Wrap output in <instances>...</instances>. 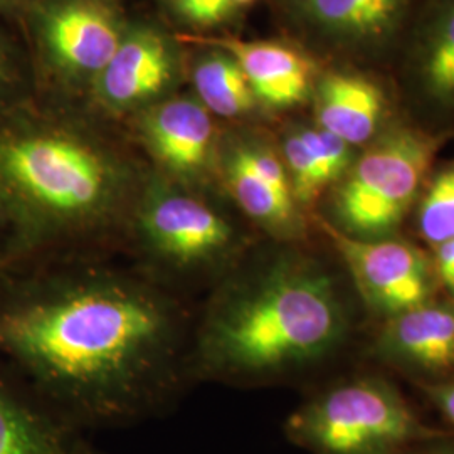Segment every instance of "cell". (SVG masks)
I'll use <instances>...</instances> for the list:
<instances>
[{"mask_svg": "<svg viewBox=\"0 0 454 454\" xmlns=\"http://www.w3.org/2000/svg\"><path fill=\"white\" fill-rule=\"evenodd\" d=\"M145 179L121 150L34 99L0 118V217L16 264L121 253Z\"/></svg>", "mask_w": 454, "mask_h": 454, "instance_id": "2", "label": "cell"}, {"mask_svg": "<svg viewBox=\"0 0 454 454\" xmlns=\"http://www.w3.org/2000/svg\"><path fill=\"white\" fill-rule=\"evenodd\" d=\"M239 63L256 99L292 108L309 95V65L292 48L276 43H221Z\"/></svg>", "mask_w": 454, "mask_h": 454, "instance_id": "14", "label": "cell"}, {"mask_svg": "<svg viewBox=\"0 0 454 454\" xmlns=\"http://www.w3.org/2000/svg\"><path fill=\"white\" fill-rule=\"evenodd\" d=\"M14 264H16V256H14L12 238L5 223L0 217V276L4 275L7 270H11Z\"/></svg>", "mask_w": 454, "mask_h": 454, "instance_id": "26", "label": "cell"}, {"mask_svg": "<svg viewBox=\"0 0 454 454\" xmlns=\"http://www.w3.org/2000/svg\"><path fill=\"white\" fill-rule=\"evenodd\" d=\"M418 78L429 99L439 105H454V0L433 17L422 35Z\"/></svg>", "mask_w": 454, "mask_h": 454, "instance_id": "17", "label": "cell"}, {"mask_svg": "<svg viewBox=\"0 0 454 454\" xmlns=\"http://www.w3.org/2000/svg\"><path fill=\"white\" fill-rule=\"evenodd\" d=\"M404 454H454V436L453 438L439 439L433 442L421 444L411 451Z\"/></svg>", "mask_w": 454, "mask_h": 454, "instance_id": "27", "label": "cell"}, {"mask_svg": "<svg viewBox=\"0 0 454 454\" xmlns=\"http://www.w3.org/2000/svg\"><path fill=\"white\" fill-rule=\"evenodd\" d=\"M419 232L434 247L454 238V165L441 170L422 197Z\"/></svg>", "mask_w": 454, "mask_h": 454, "instance_id": "19", "label": "cell"}, {"mask_svg": "<svg viewBox=\"0 0 454 454\" xmlns=\"http://www.w3.org/2000/svg\"><path fill=\"white\" fill-rule=\"evenodd\" d=\"M84 438L0 364V454H76Z\"/></svg>", "mask_w": 454, "mask_h": 454, "instance_id": "11", "label": "cell"}, {"mask_svg": "<svg viewBox=\"0 0 454 454\" xmlns=\"http://www.w3.org/2000/svg\"><path fill=\"white\" fill-rule=\"evenodd\" d=\"M424 392L442 414V418L451 424L454 431V380L429 384L424 387Z\"/></svg>", "mask_w": 454, "mask_h": 454, "instance_id": "25", "label": "cell"}, {"mask_svg": "<svg viewBox=\"0 0 454 454\" xmlns=\"http://www.w3.org/2000/svg\"><path fill=\"white\" fill-rule=\"evenodd\" d=\"M217 174L247 219L281 243H292L303 226L283 159L258 142H232L219 152Z\"/></svg>", "mask_w": 454, "mask_h": 454, "instance_id": "9", "label": "cell"}, {"mask_svg": "<svg viewBox=\"0 0 454 454\" xmlns=\"http://www.w3.org/2000/svg\"><path fill=\"white\" fill-rule=\"evenodd\" d=\"M24 16L41 59L63 73L99 74L123 39L112 16L90 2L31 0Z\"/></svg>", "mask_w": 454, "mask_h": 454, "instance_id": "8", "label": "cell"}, {"mask_svg": "<svg viewBox=\"0 0 454 454\" xmlns=\"http://www.w3.org/2000/svg\"><path fill=\"white\" fill-rule=\"evenodd\" d=\"M114 254L27 261L0 276V364L80 433L157 416L192 382L194 311Z\"/></svg>", "mask_w": 454, "mask_h": 454, "instance_id": "1", "label": "cell"}, {"mask_svg": "<svg viewBox=\"0 0 454 454\" xmlns=\"http://www.w3.org/2000/svg\"><path fill=\"white\" fill-rule=\"evenodd\" d=\"M375 348L382 357L416 372L453 371L454 305L427 301L390 317Z\"/></svg>", "mask_w": 454, "mask_h": 454, "instance_id": "12", "label": "cell"}, {"mask_svg": "<svg viewBox=\"0 0 454 454\" xmlns=\"http://www.w3.org/2000/svg\"><path fill=\"white\" fill-rule=\"evenodd\" d=\"M283 163L286 167L288 177L292 182L293 195L298 206H311L317 200V197L324 192L326 185L298 131L290 133L285 138Z\"/></svg>", "mask_w": 454, "mask_h": 454, "instance_id": "21", "label": "cell"}, {"mask_svg": "<svg viewBox=\"0 0 454 454\" xmlns=\"http://www.w3.org/2000/svg\"><path fill=\"white\" fill-rule=\"evenodd\" d=\"M298 135L307 146L326 187L347 174L354 159L352 146L347 142L320 127L303 129L298 131Z\"/></svg>", "mask_w": 454, "mask_h": 454, "instance_id": "22", "label": "cell"}, {"mask_svg": "<svg viewBox=\"0 0 454 454\" xmlns=\"http://www.w3.org/2000/svg\"><path fill=\"white\" fill-rule=\"evenodd\" d=\"M200 191L146 176L123 241L121 254L180 294L209 292L247 256L246 234Z\"/></svg>", "mask_w": 454, "mask_h": 454, "instance_id": "4", "label": "cell"}, {"mask_svg": "<svg viewBox=\"0 0 454 454\" xmlns=\"http://www.w3.org/2000/svg\"><path fill=\"white\" fill-rule=\"evenodd\" d=\"M434 142L421 131L395 129L352 163L333 199L340 232L384 239L403 223L434 157Z\"/></svg>", "mask_w": 454, "mask_h": 454, "instance_id": "6", "label": "cell"}, {"mask_svg": "<svg viewBox=\"0 0 454 454\" xmlns=\"http://www.w3.org/2000/svg\"><path fill=\"white\" fill-rule=\"evenodd\" d=\"M182 16L197 24H215L229 14L232 0H176Z\"/></svg>", "mask_w": 454, "mask_h": 454, "instance_id": "23", "label": "cell"}, {"mask_svg": "<svg viewBox=\"0 0 454 454\" xmlns=\"http://www.w3.org/2000/svg\"><path fill=\"white\" fill-rule=\"evenodd\" d=\"M358 292L371 309L395 317L431 301L433 266L414 246L392 239H358L326 226Z\"/></svg>", "mask_w": 454, "mask_h": 454, "instance_id": "7", "label": "cell"}, {"mask_svg": "<svg viewBox=\"0 0 454 454\" xmlns=\"http://www.w3.org/2000/svg\"><path fill=\"white\" fill-rule=\"evenodd\" d=\"M174 59L162 35L138 31L123 37L98 74L99 93L112 108H130L153 98L170 82Z\"/></svg>", "mask_w": 454, "mask_h": 454, "instance_id": "13", "label": "cell"}, {"mask_svg": "<svg viewBox=\"0 0 454 454\" xmlns=\"http://www.w3.org/2000/svg\"><path fill=\"white\" fill-rule=\"evenodd\" d=\"M347 325L320 261L294 249L246 256L195 313L191 380L251 386L305 371L339 348Z\"/></svg>", "mask_w": 454, "mask_h": 454, "instance_id": "3", "label": "cell"}, {"mask_svg": "<svg viewBox=\"0 0 454 454\" xmlns=\"http://www.w3.org/2000/svg\"><path fill=\"white\" fill-rule=\"evenodd\" d=\"M31 0H0V12L2 14H24L27 4Z\"/></svg>", "mask_w": 454, "mask_h": 454, "instance_id": "28", "label": "cell"}, {"mask_svg": "<svg viewBox=\"0 0 454 454\" xmlns=\"http://www.w3.org/2000/svg\"><path fill=\"white\" fill-rule=\"evenodd\" d=\"M140 140L165 179L202 187L217 174L215 129L200 101L177 98L150 108L140 121Z\"/></svg>", "mask_w": 454, "mask_h": 454, "instance_id": "10", "label": "cell"}, {"mask_svg": "<svg viewBox=\"0 0 454 454\" xmlns=\"http://www.w3.org/2000/svg\"><path fill=\"white\" fill-rule=\"evenodd\" d=\"M194 82L200 103L209 114L232 118L254 108L256 97L231 54L204 59L195 69Z\"/></svg>", "mask_w": 454, "mask_h": 454, "instance_id": "18", "label": "cell"}, {"mask_svg": "<svg viewBox=\"0 0 454 454\" xmlns=\"http://www.w3.org/2000/svg\"><path fill=\"white\" fill-rule=\"evenodd\" d=\"M309 20L345 44L386 43L401 27L409 0H301Z\"/></svg>", "mask_w": 454, "mask_h": 454, "instance_id": "16", "label": "cell"}, {"mask_svg": "<svg viewBox=\"0 0 454 454\" xmlns=\"http://www.w3.org/2000/svg\"><path fill=\"white\" fill-rule=\"evenodd\" d=\"M33 99V71L26 52L0 27V118Z\"/></svg>", "mask_w": 454, "mask_h": 454, "instance_id": "20", "label": "cell"}, {"mask_svg": "<svg viewBox=\"0 0 454 454\" xmlns=\"http://www.w3.org/2000/svg\"><path fill=\"white\" fill-rule=\"evenodd\" d=\"M285 434L309 454H404L454 434L422 421L384 380L328 387L296 407Z\"/></svg>", "mask_w": 454, "mask_h": 454, "instance_id": "5", "label": "cell"}, {"mask_svg": "<svg viewBox=\"0 0 454 454\" xmlns=\"http://www.w3.org/2000/svg\"><path fill=\"white\" fill-rule=\"evenodd\" d=\"M433 271L444 290L454 298V238L436 246Z\"/></svg>", "mask_w": 454, "mask_h": 454, "instance_id": "24", "label": "cell"}, {"mask_svg": "<svg viewBox=\"0 0 454 454\" xmlns=\"http://www.w3.org/2000/svg\"><path fill=\"white\" fill-rule=\"evenodd\" d=\"M382 91L356 74H330L318 90V127L337 135L348 145L369 142L384 114Z\"/></svg>", "mask_w": 454, "mask_h": 454, "instance_id": "15", "label": "cell"}, {"mask_svg": "<svg viewBox=\"0 0 454 454\" xmlns=\"http://www.w3.org/2000/svg\"><path fill=\"white\" fill-rule=\"evenodd\" d=\"M76 454H99L97 450H93L90 444H88V441L84 439L82 442V446H80V450H78V453Z\"/></svg>", "mask_w": 454, "mask_h": 454, "instance_id": "29", "label": "cell"}, {"mask_svg": "<svg viewBox=\"0 0 454 454\" xmlns=\"http://www.w3.org/2000/svg\"><path fill=\"white\" fill-rule=\"evenodd\" d=\"M247 2H251V0H232V4H247Z\"/></svg>", "mask_w": 454, "mask_h": 454, "instance_id": "30", "label": "cell"}]
</instances>
